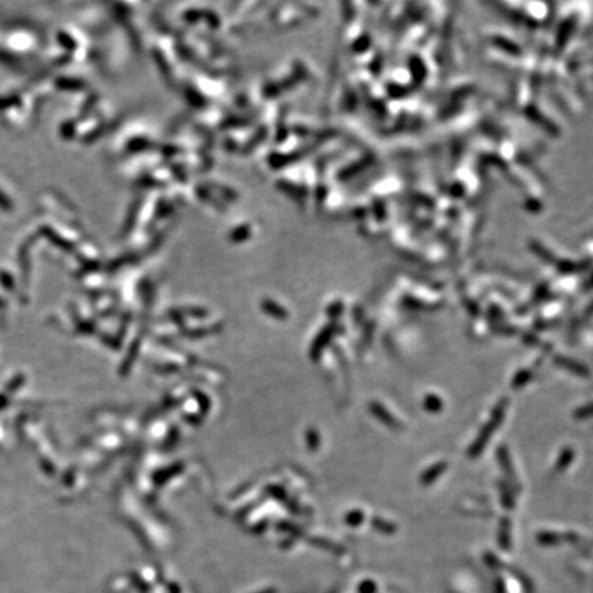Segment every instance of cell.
Masks as SVG:
<instances>
[{
	"label": "cell",
	"mask_w": 593,
	"mask_h": 593,
	"mask_svg": "<svg viewBox=\"0 0 593 593\" xmlns=\"http://www.w3.org/2000/svg\"><path fill=\"white\" fill-rule=\"evenodd\" d=\"M507 406H508V400L507 399H503L494 407L493 412H492V416H490V420L485 424V427L480 431V434H478L477 440L474 441V444H471V446L469 448V456L470 457L474 459V457H478L481 455L482 450L485 449V446L489 443L492 434L501 424V422L504 419V415H506V410H507Z\"/></svg>",
	"instance_id": "obj_1"
},
{
	"label": "cell",
	"mask_w": 593,
	"mask_h": 593,
	"mask_svg": "<svg viewBox=\"0 0 593 593\" xmlns=\"http://www.w3.org/2000/svg\"><path fill=\"white\" fill-rule=\"evenodd\" d=\"M497 459H499V464L503 469L504 474H507L508 481L514 483V485H518V480H517L515 473H514V467H513V462H511L508 449L504 448V446H500L499 450H497Z\"/></svg>",
	"instance_id": "obj_2"
},
{
	"label": "cell",
	"mask_w": 593,
	"mask_h": 593,
	"mask_svg": "<svg viewBox=\"0 0 593 593\" xmlns=\"http://www.w3.org/2000/svg\"><path fill=\"white\" fill-rule=\"evenodd\" d=\"M446 469H448V463H445V462H438V463H436L434 466H431L429 470H426L424 473H423V476L420 477V482H422V485H424V486H427V485H431L433 482L437 481L443 474H444L445 471H446Z\"/></svg>",
	"instance_id": "obj_3"
},
{
	"label": "cell",
	"mask_w": 593,
	"mask_h": 593,
	"mask_svg": "<svg viewBox=\"0 0 593 593\" xmlns=\"http://www.w3.org/2000/svg\"><path fill=\"white\" fill-rule=\"evenodd\" d=\"M555 363L557 366L563 367L564 370H569L571 371V372H574L576 375H580V376H587V375H588V371L585 370V367H584L583 364H580V363H577V362H574V360H570V359H567V357L559 356V357H556Z\"/></svg>",
	"instance_id": "obj_4"
},
{
	"label": "cell",
	"mask_w": 593,
	"mask_h": 593,
	"mask_svg": "<svg viewBox=\"0 0 593 593\" xmlns=\"http://www.w3.org/2000/svg\"><path fill=\"white\" fill-rule=\"evenodd\" d=\"M573 457H574V450H573V449H570V448H566V449L560 453V456H559V459H557V463H556V471H562V470L567 469V467L570 466V463L573 462Z\"/></svg>",
	"instance_id": "obj_5"
},
{
	"label": "cell",
	"mask_w": 593,
	"mask_h": 593,
	"mask_svg": "<svg viewBox=\"0 0 593 593\" xmlns=\"http://www.w3.org/2000/svg\"><path fill=\"white\" fill-rule=\"evenodd\" d=\"M423 408H424L427 412L437 413V412H440V410L443 409V401H441V399H438L437 396H434V394H429V396H426V399H424V401H423Z\"/></svg>",
	"instance_id": "obj_6"
},
{
	"label": "cell",
	"mask_w": 593,
	"mask_h": 593,
	"mask_svg": "<svg viewBox=\"0 0 593 593\" xmlns=\"http://www.w3.org/2000/svg\"><path fill=\"white\" fill-rule=\"evenodd\" d=\"M531 378H533V372L531 371H520L519 373H517V376L514 378V380H513V387L514 389L523 387L526 383H529L531 380Z\"/></svg>",
	"instance_id": "obj_7"
},
{
	"label": "cell",
	"mask_w": 593,
	"mask_h": 593,
	"mask_svg": "<svg viewBox=\"0 0 593 593\" xmlns=\"http://www.w3.org/2000/svg\"><path fill=\"white\" fill-rule=\"evenodd\" d=\"M500 493H501L503 507L507 508V510H513L514 508V497H513V494H510V490L501 482H500Z\"/></svg>",
	"instance_id": "obj_8"
},
{
	"label": "cell",
	"mask_w": 593,
	"mask_h": 593,
	"mask_svg": "<svg viewBox=\"0 0 593 593\" xmlns=\"http://www.w3.org/2000/svg\"><path fill=\"white\" fill-rule=\"evenodd\" d=\"M57 85L61 90H68V91H76L81 88V83L78 80L73 78H59L57 80Z\"/></svg>",
	"instance_id": "obj_9"
},
{
	"label": "cell",
	"mask_w": 593,
	"mask_h": 593,
	"mask_svg": "<svg viewBox=\"0 0 593 593\" xmlns=\"http://www.w3.org/2000/svg\"><path fill=\"white\" fill-rule=\"evenodd\" d=\"M20 103V97L13 94V95H7V97H1L0 98V110H6L10 109L13 106H17Z\"/></svg>",
	"instance_id": "obj_10"
},
{
	"label": "cell",
	"mask_w": 593,
	"mask_h": 593,
	"mask_svg": "<svg viewBox=\"0 0 593 593\" xmlns=\"http://www.w3.org/2000/svg\"><path fill=\"white\" fill-rule=\"evenodd\" d=\"M48 238H50V241H52V243H57L58 246H61L62 249H71V245H68L64 239H61L54 231H51V229H48V228H45V232H44Z\"/></svg>",
	"instance_id": "obj_11"
},
{
	"label": "cell",
	"mask_w": 593,
	"mask_h": 593,
	"mask_svg": "<svg viewBox=\"0 0 593 593\" xmlns=\"http://www.w3.org/2000/svg\"><path fill=\"white\" fill-rule=\"evenodd\" d=\"M58 41L61 43V45H62V47H65V48H68V50H73L74 47H76V43H74L73 38L69 36V35L64 34V32H61V34L58 35Z\"/></svg>",
	"instance_id": "obj_12"
},
{
	"label": "cell",
	"mask_w": 593,
	"mask_h": 593,
	"mask_svg": "<svg viewBox=\"0 0 593 593\" xmlns=\"http://www.w3.org/2000/svg\"><path fill=\"white\" fill-rule=\"evenodd\" d=\"M0 209L6 210V212L13 210V202L10 201V198L1 190H0Z\"/></svg>",
	"instance_id": "obj_13"
}]
</instances>
